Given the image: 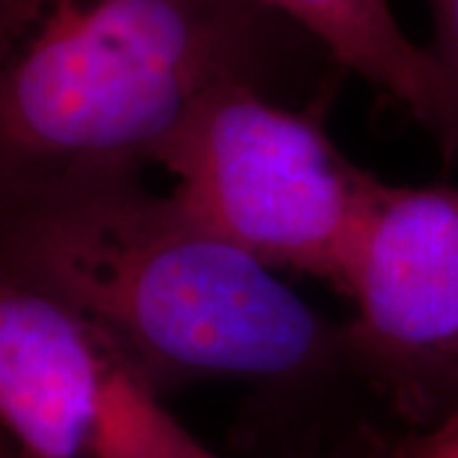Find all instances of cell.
<instances>
[{
    "label": "cell",
    "instance_id": "obj_2",
    "mask_svg": "<svg viewBox=\"0 0 458 458\" xmlns=\"http://www.w3.org/2000/svg\"><path fill=\"white\" fill-rule=\"evenodd\" d=\"M293 33L262 0H0V194L140 174L212 92L270 95Z\"/></svg>",
    "mask_w": 458,
    "mask_h": 458
},
{
    "label": "cell",
    "instance_id": "obj_8",
    "mask_svg": "<svg viewBox=\"0 0 458 458\" xmlns=\"http://www.w3.org/2000/svg\"><path fill=\"white\" fill-rule=\"evenodd\" d=\"M385 458H458V412L397 436L385 445Z\"/></svg>",
    "mask_w": 458,
    "mask_h": 458
},
{
    "label": "cell",
    "instance_id": "obj_7",
    "mask_svg": "<svg viewBox=\"0 0 458 458\" xmlns=\"http://www.w3.org/2000/svg\"><path fill=\"white\" fill-rule=\"evenodd\" d=\"M433 16L430 56L441 72L448 99V138L443 146V161L458 164V0H428Z\"/></svg>",
    "mask_w": 458,
    "mask_h": 458
},
{
    "label": "cell",
    "instance_id": "obj_6",
    "mask_svg": "<svg viewBox=\"0 0 458 458\" xmlns=\"http://www.w3.org/2000/svg\"><path fill=\"white\" fill-rule=\"evenodd\" d=\"M306 31L328 56L397 99L438 148L448 138V99L428 47L400 29L390 0H262Z\"/></svg>",
    "mask_w": 458,
    "mask_h": 458
},
{
    "label": "cell",
    "instance_id": "obj_5",
    "mask_svg": "<svg viewBox=\"0 0 458 458\" xmlns=\"http://www.w3.org/2000/svg\"><path fill=\"white\" fill-rule=\"evenodd\" d=\"M0 415L16 458H219L95 324L5 278Z\"/></svg>",
    "mask_w": 458,
    "mask_h": 458
},
{
    "label": "cell",
    "instance_id": "obj_1",
    "mask_svg": "<svg viewBox=\"0 0 458 458\" xmlns=\"http://www.w3.org/2000/svg\"><path fill=\"white\" fill-rule=\"evenodd\" d=\"M0 199V278L74 309L161 394L222 377L303 385L352 375L344 327L176 194H150L140 174Z\"/></svg>",
    "mask_w": 458,
    "mask_h": 458
},
{
    "label": "cell",
    "instance_id": "obj_9",
    "mask_svg": "<svg viewBox=\"0 0 458 458\" xmlns=\"http://www.w3.org/2000/svg\"><path fill=\"white\" fill-rule=\"evenodd\" d=\"M3 458H16V456H13L11 451H5V454H3Z\"/></svg>",
    "mask_w": 458,
    "mask_h": 458
},
{
    "label": "cell",
    "instance_id": "obj_4",
    "mask_svg": "<svg viewBox=\"0 0 458 458\" xmlns=\"http://www.w3.org/2000/svg\"><path fill=\"white\" fill-rule=\"evenodd\" d=\"M344 295L354 379L410 430L458 412V186L382 183Z\"/></svg>",
    "mask_w": 458,
    "mask_h": 458
},
{
    "label": "cell",
    "instance_id": "obj_3",
    "mask_svg": "<svg viewBox=\"0 0 458 458\" xmlns=\"http://www.w3.org/2000/svg\"><path fill=\"white\" fill-rule=\"evenodd\" d=\"M156 164L179 201L267 267L346 288L385 181L352 164L321 114L291 110L252 84H227L189 114Z\"/></svg>",
    "mask_w": 458,
    "mask_h": 458
}]
</instances>
